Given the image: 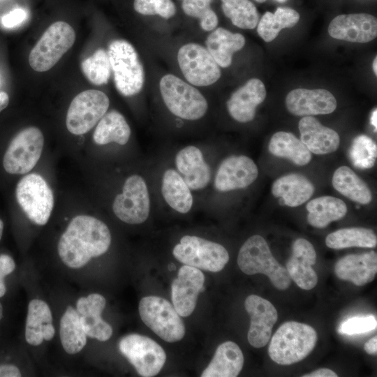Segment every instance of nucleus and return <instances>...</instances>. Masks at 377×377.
Returning <instances> with one entry per match:
<instances>
[{"mask_svg": "<svg viewBox=\"0 0 377 377\" xmlns=\"http://www.w3.org/2000/svg\"><path fill=\"white\" fill-rule=\"evenodd\" d=\"M110 244V231L104 222L91 216L78 215L61 235L57 250L65 265L78 269L105 253Z\"/></svg>", "mask_w": 377, "mask_h": 377, "instance_id": "obj_1", "label": "nucleus"}, {"mask_svg": "<svg viewBox=\"0 0 377 377\" xmlns=\"http://www.w3.org/2000/svg\"><path fill=\"white\" fill-rule=\"evenodd\" d=\"M317 339V332L311 326L295 321L286 322L273 335L268 353L279 364H292L307 357Z\"/></svg>", "mask_w": 377, "mask_h": 377, "instance_id": "obj_2", "label": "nucleus"}, {"mask_svg": "<svg viewBox=\"0 0 377 377\" xmlns=\"http://www.w3.org/2000/svg\"><path fill=\"white\" fill-rule=\"evenodd\" d=\"M237 265L246 274H265L279 290H286L290 285L291 279L286 268L274 258L266 240L260 235H253L242 244Z\"/></svg>", "mask_w": 377, "mask_h": 377, "instance_id": "obj_3", "label": "nucleus"}, {"mask_svg": "<svg viewBox=\"0 0 377 377\" xmlns=\"http://www.w3.org/2000/svg\"><path fill=\"white\" fill-rule=\"evenodd\" d=\"M107 52L119 93L124 96L140 93L145 84V71L134 46L126 40L116 39L109 44Z\"/></svg>", "mask_w": 377, "mask_h": 377, "instance_id": "obj_4", "label": "nucleus"}, {"mask_svg": "<svg viewBox=\"0 0 377 377\" xmlns=\"http://www.w3.org/2000/svg\"><path fill=\"white\" fill-rule=\"evenodd\" d=\"M162 99L175 116L186 120H198L208 109L207 99L195 86L173 74L164 75L159 81Z\"/></svg>", "mask_w": 377, "mask_h": 377, "instance_id": "obj_5", "label": "nucleus"}, {"mask_svg": "<svg viewBox=\"0 0 377 377\" xmlns=\"http://www.w3.org/2000/svg\"><path fill=\"white\" fill-rule=\"evenodd\" d=\"M75 33L67 22L57 21L43 33L31 50L29 63L37 72L51 69L73 45Z\"/></svg>", "mask_w": 377, "mask_h": 377, "instance_id": "obj_6", "label": "nucleus"}, {"mask_svg": "<svg viewBox=\"0 0 377 377\" xmlns=\"http://www.w3.org/2000/svg\"><path fill=\"white\" fill-rule=\"evenodd\" d=\"M138 310L142 322L163 341L173 343L184 338V322L168 300L158 296L144 297Z\"/></svg>", "mask_w": 377, "mask_h": 377, "instance_id": "obj_7", "label": "nucleus"}, {"mask_svg": "<svg viewBox=\"0 0 377 377\" xmlns=\"http://www.w3.org/2000/svg\"><path fill=\"white\" fill-rule=\"evenodd\" d=\"M180 263L212 272L222 270L229 260V254L221 244L195 235H184L172 250Z\"/></svg>", "mask_w": 377, "mask_h": 377, "instance_id": "obj_8", "label": "nucleus"}, {"mask_svg": "<svg viewBox=\"0 0 377 377\" xmlns=\"http://www.w3.org/2000/svg\"><path fill=\"white\" fill-rule=\"evenodd\" d=\"M15 195L32 222L39 226L47 223L54 207V195L42 176L31 173L23 177L17 184Z\"/></svg>", "mask_w": 377, "mask_h": 377, "instance_id": "obj_9", "label": "nucleus"}, {"mask_svg": "<svg viewBox=\"0 0 377 377\" xmlns=\"http://www.w3.org/2000/svg\"><path fill=\"white\" fill-rule=\"evenodd\" d=\"M44 136L37 127L19 132L10 142L3 158V166L9 174L23 175L31 171L39 161Z\"/></svg>", "mask_w": 377, "mask_h": 377, "instance_id": "obj_10", "label": "nucleus"}, {"mask_svg": "<svg viewBox=\"0 0 377 377\" xmlns=\"http://www.w3.org/2000/svg\"><path fill=\"white\" fill-rule=\"evenodd\" d=\"M110 106L108 96L97 89L79 93L71 101L66 114L68 131L76 135L89 132L96 126Z\"/></svg>", "mask_w": 377, "mask_h": 377, "instance_id": "obj_11", "label": "nucleus"}, {"mask_svg": "<svg viewBox=\"0 0 377 377\" xmlns=\"http://www.w3.org/2000/svg\"><path fill=\"white\" fill-rule=\"evenodd\" d=\"M119 349L138 374L144 377L156 376L166 360L165 353L158 343L139 334L122 337L119 342Z\"/></svg>", "mask_w": 377, "mask_h": 377, "instance_id": "obj_12", "label": "nucleus"}, {"mask_svg": "<svg viewBox=\"0 0 377 377\" xmlns=\"http://www.w3.org/2000/svg\"><path fill=\"white\" fill-rule=\"evenodd\" d=\"M177 61L185 80L195 87H207L221 75L219 66L204 46L196 43L183 45L177 52Z\"/></svg>", "mask_w": 377, "mask_h": 377, "instance_id": "obj_13", "label": "nucleus"}, {"mask_svg": "<svg viewBox=\"0 0 377 377\" xmlns=\"http://www.w3.org/2000/svg\"><path fill=\"white\" fill-rule=\"evenodd\" d=\"M112 210L119 219L128 224H140L148 219L150 198L141 176L133 175L126 179L122 192L114 198Z\"/></svg>", "mask_w": 377, "mask_h": 377, "instance_id": "obj_14", "label": "nucleus"}, {"mask_svg": "<svg viewBox=\"0 0 377 377\" xmlns=\"http://www.w3.org/2000/svg\"><path fill=\"white\" fill-rule=\"evenodd\" d=\"M205 279L204 274L196 267L184 265L179 269L171 285V300L180 316H189L195 310Z\"/></svg>", "mask_w": 377, "mask_h": 377, "instance_id": "obj_15", "label": "nucleus"}, {"mask_svg": "<svg viewBox=\"0 0 377 377\" xmlns=\"http://www.w3.org/2000/svg\"><path fill=\"white\" fill-rule=\"evenodd\" d=\"M245 309L250 316V327L247 339L254 348H262L268 343L278 313L268 300L256 295L248 296L244 302Z\"/></svg>", "mask_w": 377, "mask_h": 377, "instance_id": "obj_16", "label": "nucleus"}, {"mask_svg": "<svg viewBox=\"0 0 377 377\" xmlns=\"http://www.w3.org/2000/svg\"><path fill=\"white\" fill-rule=\"evenodd\" d=\"M258 175L257 165L252 159L243 155L230 156L220 164L214 187L220 192L244 188L251 185Z\"/></svg>", "mask_w": 377, "mask_h": 377, "instance_id": "obj_17", "label": "nucleus"}, {"mask_svg": "<svg viewBox=\"0 0 377 377\" xmlns=\"http://www.w3.org/2000/svg\"><path fill=\"white\" fill-rule=\"evenodd\" d=\"M328 33L338 40L368 43L377 36V20L367 13L339 15L330 23Z\"/></svg>", "mask_w": 377, "mask_h": 377, "instance_id": "obj_18", "label": "nucleus"}, {"mask_svg": "<svg viewBox=\"0 0 377 377\" xmlns=\"http://www.w3.org/2000/svg\"><path fill=\"white\" fill-rule=\"evenodd\" d=\"M286 105L290 113L297 116L327 114L335 110L337 101L326 89L298 88L288 94Z\"/></svg>", "mask_w": 377, "mask_h": 377, "instance_id": "obj_19", "label": "nucleus"}, {"mask_svg": "<svg viewBox=\"0 0 377 377\" xmlns=\"http://www.w3.org/2000/svg\"><path fill=\"white\" fill-rule=\"evenodd\" d=\"M316 262L314 247L308 240L299 238L292 246V255L286 263L290 278L302 289L311 290L318 283V276L312 267Z\"/></svg>", "mask_w": 377, "mask_h": 377, "instance_id": "obj_20", "label": "nucleus"}, {"mask_svg": "<svg viewBox=\"0 0 377 377\" xmlns=\"http://www.w3.org/2000/svg\"><path fill=\"white\" fill-rule=\"evenodd\" d=\"M266 94L265 87L260 80H249L234 91L227 101V109L230 115L240 123L252 121L255 117L257 106L264 101Z\"/></svg>", "mask_w": 377, "mask_h": 377, "instance_id": "obj_21", "label": "nucleus"}, {"mask_svg": "<svg viewBox=\"0 0 377 377\" xmlns=\"http://www.w3.org/2000/svg\"><path fill=\"white\" fill-rule=\"evenodd\" d=\"M105 304V297L98 293L82 297L76 303V310L87 336L100 341H108L112 334V326L101 318Z\"/></svg>", "mask_w": 377, "mask_h": 377, "instance_id": "obj_22", "label": "nucleus"}, {"mask_svg": "<svg viewBox=\"0 0 377 377\" xmlns=\"http://www.w3.org/2000/svg\"><path fill=\"white\" fill-rule=\"evenodd\" d=\"M336 276L356 286H364L374 279L377 272V255L374 251L350 254L340 258L334 266Z\"/></svg>", "mask_w": 377, "mask_h": 377, "instance_id": "obj_23", "label": "nucleus"}, {"mask_svg": "<svg viewBox=\"0 0 377 377\" xmlns=\"http://www.w3.org/2000/svg\"><path fill=\"white\" fill-rule=\"evenodd\" d=\"M175 165L190 189H202L211 179V170L205 161L201 150L193 145L178 151Z\"/></svg>", "mask_w": 377, "mask_h": 377, "instance_id": "obj_24", "label": "nucleus"}, {"mask_svg": "<svg viewBox=\"0 0 377 377\" xmlns=\"http://www.w3.org/2000/svg\"><path fill=\"white\" fill-rule=\"evenodd\" d=\"M300 140L308 149L318 155L335 151L340 144L339 134L322 125L312 116H304L299 122Z\"/></svg>", "mask_w": 377, "mask_h": 377, "instance_id": "obj_25", "label": "nucleus"}, {"mask_svg": "<svg viewBox=\"0 0 377 377\" xmlns=\"http://www.w3.org/2000/svg\"><path fill=\"white\" fill-rule=\"evenodd\" d=\"M55 334L52 315L47 304L42 300L29 302L25 325V339L32 346L51 340Z\"/></svg>", "mask_w": 377, "mask_h": 377, "instance_id": "obj_26", "label": "nucleus"}, {"mask_svg": "<svg viewBox=\"0 0 377 377\" xmlns=\"http://www.w3.org/2000/svg\"><path fill=\"white\" fill-rule=\"evenodd\" d=\"M244 355L239 346L228 341L220 344L202 372L201 377H236L244 365Z\"/></svg>", "mask_w": 377, "mask_h": 377, "instance_id": "obj_27", "label": "nucleus"}, {"mask_svg": "<svg viewBox=\"0 0 377 377\" xmlns=\"http://www.w3.org/2000/svg\"><path fill=\"white\" fill-rule=\"evenodd\" d=\"M245 43L242 34L232 33L223 27L214 29L205 40L206 48L222 68L230 66L233 54L242 50Z\"/></svg>", "mask_w": 377, "mask_h": 377, "instance_id": "obj_28", "label": "nucleus"}, {"mask_svg": "<svg viewBox=\"0 0 377 377\" xmlns=\"http://www.w3.org/2000/svg\"><path fill=\"white\" fill-rule=\"evenodd\" d=\"M274 196L281 198L288 207H297L306 202L314 193L313 184L304 176L291 173L275 180L272 186Z\"/></svg>", "mask_w": 377, "mask_h": 377, "instance_id": "obj_29", "label": "nucleus"}, {"mask_svg": "<svg viewBox=\"0 0 377 377\" xmlns=\"http://www.w3.org/2000/svg\"><path fill=\"white\" fill-rule=\"evenodd\" d=\"M161 193L168 205L177 212L186 214L191 210L193 199L190 188L174 169H168L163 173Z\"/></svg>", "mask_w": 377, "mask_h": 377, "instance_id": "obj_30", "label": "nucleus"}, {"mask_svg": "<svg viewBox=\"0 0 377 377\" xmlns=\"http://www.w3.org/2000/svg\"><path fill=\"white\" fill-rule=\"evenodd\" d=\"M131 134V128L123 114L117 110H111L98 122L93 140L98 145L110 142L124 145L128 142Z\"/></svg>", "mask_w": 377, "mask_h": 377, "instance_id": "obj_31", "label": "nucleus"}, {"mask_svg": "<svg viewBox=\"0 0 377 377\" xmlns=\"http://www.w3.org/2000/svg\"><path fill=\"white\" fill-rule=\"evenodd\" d=\"M306 208L308 223L318 228H323L331 222L342 219L347 213L345 202L332 196H321L310 200Z\"/></svg>", "mask_w": 377, "mask_h": 377, "instance_id": "obj_32", "label": "nucleus"}, {"mask_svg": "<svg viewBox=\"0 0 377 377\" xmlns=\"http://www.w3.org/2000/svg\"><path fill=\"white\" fill-rule=\"evenodd\" d=\"M268 149L274 156L287 158L297 165H305L311 160V152L301 140L289 132L275 133L269 140Z\"/></svg>", "mask_w": 377, "mask_h": 377, "instance_id": "obj_33", "label": "nucleus"}, {"mask_svg": "<svg viewBox=\"0 0 377 377\" xmlns=\"http://www.w3.org/2000/svg\"><path fill=\"white\" fill-rule=\"evenodd\" d=\"M332 185L341 194L360 204H369L372 200L368 185L347 166H341L335 170Z\"/></svg>", "mask_w": 377, "mask_h": 377, "instance_id": "obj_34", "label": "nucleus"}, {"mask_svg": "<svg viewBox=\"0 0 377 377\" xmlns=\"http://www.w3.org/2000/svg\"><path fill=\"white\" fill-rule=\"evenodd\" d=\"M59 336L64 350L68 354L80 352L87 344V334L79 313L73 306L66 309L60 320Z\"/></svg>", "mask_w": 377, "mask_h": 377, "instance_id": "obj_35", "label": "nucleus"}, {"mask_svg": "<svg viewBox=\"0 0 377 377\" xmlns=\"http://www.w3.org/2000/svg\"><path fill=\"white\" fill-rule=\"evenodd\" d=\"M300 18L294 9L279 7L274 13L266 12L263 15L257 24V32L265 42H271L281 29L294 27Z\"/></svg>", "mask_w": 377, "mask_h": 377, "instance_id": "obj_36", "label": "nucleus"}, {"mask_svg": "<svg viewBox=\"0 0 377 377\" xmlns=\"http://www.w3.org/2000/svg\"><path fill=\"white\" fill-rule=\"evenodd\" d=\"M325 244L329 248L334 249L353 246L374 248L377 244V238L374 232L369 228H342L329 234Z\"/></svg>", "mask_w": 377, "mask_h": 377, "instance_id": "obj_37", "label": "nucleus"}, {"mask_svg": "<svg viewBox=\"0 0 377 377\" xmlns=\"http://www.w3.org/2000/svg\"><path fill=\"white\" fill-rule=\"evenodd\" d=\"M224 15L235 27L243 29H254L259 21L256 6L249 0H221Z\"/></svg>", "mask_w": 377, "mask_h": 377, "instance_id": "obj_38", "label": "nucleus"}, {"mask_svg": "<svg viewBox=\"0 0 377 377\" xmlns=\"http://www.w3.org/2000/svg\"><path fill=\"white\" fill-rule=\"evenodd\" d=\"M81 70L85 77L95 85L106 84L112 69L108 52L102 48L82 61Z\"/></svg>", "mask_w": 377, "mask_h": 377, "instance_id": "obj_39", "label": "nucleus"}, {"mask_svg": "<svg viewBox=\"0 0 377 377\" xmlns=\"http://www.w3.org/2000/svg\"><path fill=\"white\" fill-rule=\"evenodd\" d=\"M376 156V144L371 138L361 135L353 140L349 149V157L354 167L371 168L375 164Z\"/></svg>", "mask_w": 377, "mask_h": 377, "instance_id": "obj_40", "label": "nucleus"}, {"mask_svg": "<svg viewBox=\"0 0 377 377\" xmlns=\"http://www.w3.org/2000/svg\"><path fill=\"white\" fill-rule=\"evenodd\" d=\"M211 2L212 0H182V8L186 15L199 20L202 30L212 31L216 28L219 20L210 6Z\"/></svg>", "mask_w": 377, "mask_h": 377, "instance_id": "obj_41", "label": "nucleus"}, {"mask_svg": "<svg viewBox=\"0 0 377 377\" xmlns=\"http://www.w3.org/2000/svg\"><path fill=\"white\" fill-rule=\"evenodd\" d=\"M377 320L374 316L350 318L339 327L338 332L342 334L353 335L366 333L376 328Z\"/></svg>", "mask_w": 377, "mask_h": 377, "instance_id": "obj_42", "label": "nucleus"}, {"mask_svg": "<svg viewBox=\"0 0 377 377\" xmlns=\"http://www.w3.org/2000/svg\"><path fill=\"white\" fill-rule=\"evenodd\" d=\"M27 17L26 10L22 8H16L4 15L1 20L2 25L11 29L21 24Z\"/></svg>", "mask_w": 377, "mask_h": 377, "instance_id": "obj_43", "label": "nucleus"}, {"mask_svg": "<svg viewBox=\"0 0 377 377\" xmlns=\"http://www.w3.org/2000/svg\"><path fill=\"white\" fill-rule=\"evenodd\" d=\"M15 268V261L10 256L0 255V297H3L6 292L4 277L13 272Z\"/></svg>", "mask_w": 377, "mask_h": 377, "instance_id": "obj_44", "label": "nucleus"}, {"mask_svg": "<svg viewBox=\"0 0 377 377\" xmlns=\"http://www.w3.org/2000/svg\"><path fill=\"white\" fill-rule=\"evenodd\" d=\"M156 15L170 19L176 13V7L172 0H153Z\"/></svg>", "mask_w": 377, "mask_h": 377, "instance_id": "obj_45", "label": "nucleus"}, {"mask_svg": "<svg viewBox=\"0 0 377 377\" xmlns=\"http://www.w3.org/2000/svg\"><path fill=\"white\" fill-rule=\"evenodd\" d=\"M134 10L143 15H155L156 12L153 0H134Z\"/></svg>", "mask_w": 377, "mask_h": 377, "instance_id": "obj_46", "label": "nucleus"}, {"mask_svg": "<svg viewBox=\"0 0 377 377\" xmlns=\"http://www.w3.org/2000/svg\"><path fill=\"white\" fill-rule=\"evenodd\" d=\"M21 372L15 365L2 364L0 365V377H20Z\"/></svg>", "mask_w": 377, "mask_h": 377, "instance_id": "obj_47", "label": "nucleus"}, {"mask_svg": "<svg viewBox=\"0 0 377 377\" xmlns=\"http://www.w3.org/2000/svg\"><path fill=\"white\" fill-rule=\"evenodd\" d=\"M337 374L332 370L327 368L317 369L310 374L304 375L303 377H337Z\"/></svg>", "mask_w": 377, "mask_h": 377, "instance_id": "obj_48", "label": "nucleus"}, {"mask_svg": "<svg viewBox=\"0 0 377 377\" xmlns=\"http://www.w3.org/2000/svg\"><path fill=\"white\" fill-rule=\"evenodd\" d=\"M364 348L365 351L370 355H376L377 353V337L371 338L367 341L364 346Z\"/></svg>", "mask_w": 377, "mask_h": 377, "instance_id": "obj_49", "label": "nucleus"}, {"mask_svg": "<svg viewBox=\"0 0 377 377\" xmlns=\"http://www.w3.org/2000/svg\"><path fill=\"white\" fill-rule=\"evenodd\" d=\"M9 103V96L4 92H0V112L4 110Z\"/></svg>", "mask_w": 377, "mask_h": 377, "instance_id": "obj_50", "label": "nucleus"}, {"mask_svg": "<svg viewBox=\"0 0 377 377\" xmlns=\"http://www.w3.org/2000/svg\"><path fill=\"white\" fill-rule=\"evenodd\" d=\"M371 124L374 127L375 132H376L377 128V110L375 109L371 115L370 117Z\"/></svg>", "mask_w": 377, "mask_h": 377, "instance_id": "obj_51", "label": "nucleus"}, {"mask_svg": "<svg viewBox=\"0 0 377 377\" xmlns=\"http://www.w3.org/2000/svg\"><path fill=\"white\" fill-rule=\"evenodd\" d=\"M377 58L375 57L374 62H373V70L376 75H377Z\"/></svg>", "mask_w": 377, "mask_h": 377, "instance_id": "obj_52", "label": "nucleus"}, {"mask_svg": "<svg viewBox=\"0 0 377 377\" xmlns=\"http://www.w3.org/2000/svg\"><path fill=\"white\" fill-rule=\"evenodd\" d=\"M3 230V221L0 219V240H1V237H2Z\"/></svg>", "mask_w": 377, "mask_h": 377, "instance_id": "obj_53", "label": "nucleus"}, {"mask_svg": "<svg viewBox=\"0 0 377 377\" xmlns=\"http://www.w3.org/2000/svg\"><path fill=\"white\" fill-rule=\"evenodd\" d=\"M3 317V307L1 304L0 303V320Z\"/></svg>", "mask_w": 377, "mask_h": 377, "instance_id": "obj_54", "label": "nucleus"}, {"mask_svg": "<svg viewBox=\"0 0 377 377\" xmlns=\"http://www.w3.org/2000/svg\"><path fill=\"white\" fill-rule=\"evenodd\" d=\"M257 2L258 3H263L265 2L266 0H256Z\"/></svg>", "mask_w": 377, "mask_h": 377, "instance_id": "obj_55", "label": "nucleus"}, {"mask_svg": "<svg viewBox=\"0 0 377 377\" xmlns=\"http://www.w3.org/2000/svg\"><path fill=\"white\" fill-rule=\"evenodd\" d=\"M276 1H279V2H284V1H286V0H276Z\"/></svg>", "mask_w": 377, "mask_h": 377, "instance_id": "obj_56", "label": "nucleus"}]
</instances>
